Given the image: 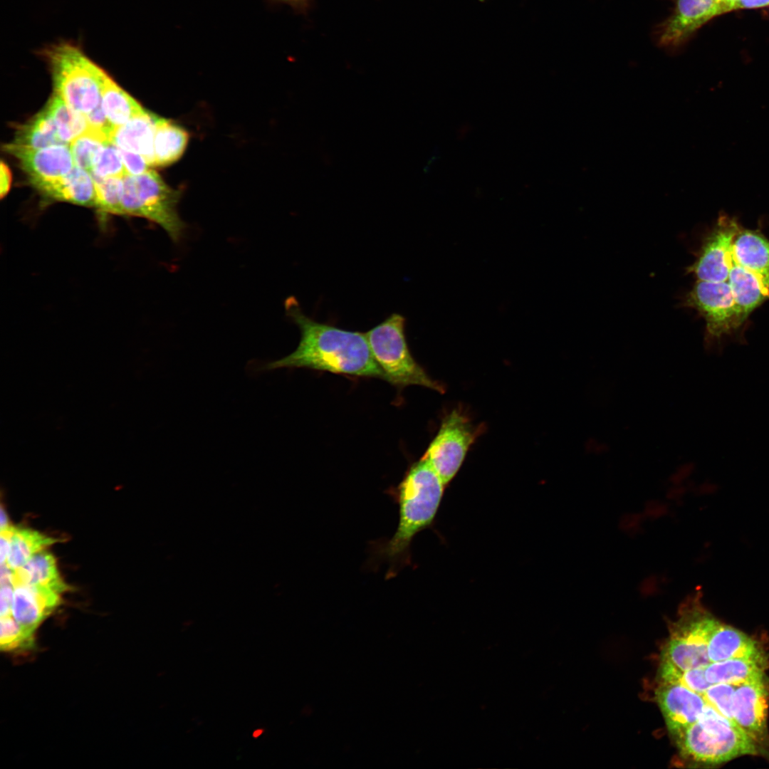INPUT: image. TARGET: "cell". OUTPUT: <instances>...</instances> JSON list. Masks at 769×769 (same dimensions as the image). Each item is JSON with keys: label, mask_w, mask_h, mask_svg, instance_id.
Returning <instances> with one entry per match:
<instances>
[{"label": "cell", "mask_w": 769, "mask_h": 769, "mask_svg": "<svg viewBox=\"0 0 769 769\" xmlns=\"http://www.w3.org/2000/svg\"><path fill=\"white\" fill-rule=\"evenodd\" d=\"M286 308L300 330L298 345L288 355L263 365V370L303 367L387 382L365 333L317 322L302 311L293 298L286 300Z\"/></svg>", "instance_id": "cell-1"}, {"label": "cell", "mask_w": 769, "mask_h": 769, "mask_svg": "<svg viewBox=\"0 0 769 769\" xmlns=\"http://www.w3.org/2000/svg\"><path fill=\"white\" fill-rule=\"evenodd\" d=\"M444 483L429 463L421 458L408 469L399 485L392 490L399 506V523L393 536L380 547V553L396 567L409 562L413 538L433 521Z\"/></svg>", "instance_id": "cell-2"}, {"label": "cell", "mask_w": 769, "mask_h": 769, "mask_svg": "<svg viewBox=\"0 0 769 769\" xmlns=\"http://www.w3.org/2000/svg\"><path fill=\"white\" fill-rule=\"evenodd\" d=\"M39 53L50 69L55 93L73 110L85 117L101 103L107 73L85 54L79 43L61 40L46 45Z\"/></svg>", "instance_id": "cell-3"}, {"label": "cell", "mask_w": 769, "mask_h": 769, "mask_svg": "<svg viewBox=\"0 0 769 769\" xmlns=\"http://www.w3.org/2000/svg\"><path fill=\"white\" fill-rule=\"evenodd\" d=\"M674 741L684 758L699 763L718 764L758 753L754 739L707 704L697 721Z\"/></svg>", "instance_id": "cell-4"}, {"label": "cell", "mask_w": 769, "mask_h": 769, "mask_svg": "<svg viewBox=\"0 0 769 769\" xmlns=\"http://www.w3.org/2000/svg\"><path fill=\"white\" fill-rule=\"evenodd\" d=\"M122 215L146 219L159 226L172 241H179L186 225L178 213L182 192L170 187L154 170L123 178Z\"/></svg>", "instance_id": "cell-5"}, {"label": "cell", "mask_w": 769, "mask_h": 769, "mask_svg": "<svg viewBox=\"0 0 769 769\" xmlns=\"http://www.w3.org/2000/svg\"><path fill=\"white\" fill-rule=\"evenodd\" d=\"M365 334L387 382L400 387L420 385L444 392V387L432 380L413 357L406 339L404 316L392 313Z\"/></svg>", "instance_id": "cell-6"}, {"label": "cell", "mask_w": 769, "mask_h": 769, "mask_svg": "<svg viewBox=\"0 0 769 769\" xmlns=\"http://www.w3.org/2000/svg\"><path fill=\"white\" fill-rule=\"evenodd\" d=\"M699 595L690 596L681 605L661 653V662L681 671L710 663L708 642L718 620L702 606Z\"/></svg>", "instance_id": "cell-7"}, {"label": "cell", "mask_w": 769, "mask_h": 769, "mask_svg": "<svg viewBox=\"0 0 769 769\" xmlns=\"http://www.w3.org/2000/svg\"><path fill=\"white\" fill-rule=\"evenodd\" d=\"M683 302L684 306L695 309L703 318L708 343L733 334L746 320L728 281L697 280Z\"/></svg>", "instance_id": "cell-8"}, {"label": "cell", "mask_w": 769, "mask_h": 769, "mask_svg": "<svg viewBox=\"0 0 769 769\" xmlns=\"http://www.w3.org/2000/svg\"><path fill=\"white\" fill-rule=\"evenodd\" d=\"M479 434L461 410L454 409L444 417L440 428L422 457L441 478L444 485L454 477L467 451Z\"/></svg>", "instance_id": "cell-9"}, {"label": "cell", "mask_w": 769, "mask_h": 769, "mask_svg": "<svg viewBox=\"0 0 769 769\" xmlns=\"http://www.w3.org/2000/svg\"><path fill=\"white\" fill-rule=\"evenodd\" d=\"M741 226L735 218L721 216L705 238L696 261L687 268L698 281H727L733 240Z\"/></svg>", "instance_id": "cell-10"}, {"label": "cell", "mask_w": 769, "mask_h": 769, "mask_svg": "<svg viewBox=\"0 0 769 769\" xmlns=\"http://www.w3.org/2000/svg\"><path fill=\"white\" fill-rule=\"evenodd\" d=\"M725 13L714 0H675L671 14L655 28V38L661 47L677 48L703 25Z\"/></svg>", "instance_id": "cell-11"}, {"label": "cell", "mask_w": 769, "mask_h": 769, "mask_svg": "<svg viewBox=\"0 0 769 769\" xmlns=\"http://www.w3.org/2000/svg\"><path fill=\"white\" fill-rule=\"evenodd\" d=\"M4 149L18 159L36 189L63 177L75 166L70 147L66 144L28 149L10 143Z\"/></svg>", "instance_id": "cell-12"}, {"label": "cell", "mask_w": 769, "mask_h": 769, "mask_svg": "<svg viewBox=\"0 0 769 769\" xmlns=\"http://www.w3.org/2000/svg\"><path fill=\"white\" fill-rule=\"evenodd\" d=\"M656 696L674 739L697 721L706 705L700 694L676 682L661 681Z\"/></svg>", "instance_id": "cell-13"}, {"label": "cell", "mask_w": 769, "mask_h": 769, "mask_svg": "<svg viewBox=\"0 0 769 769\" xmlns=\"http://www.w3.org/2000/svg\"><path fill=\"white\" fill-rule=\"evenodd\" d=\"M768 690L764 678L736 686L733 699L735 723L753 739L763 737L766 731Z\"/></svg>", "instance_id": "cell-14"}, {"label": "cell", "mask_w": 769, "mask_h": 769, "mask_svg": "<svg viewBox=\"0 0 769 769\" xmlns=\"http://www.w3.org/2000/svg\"><path fill=\"white\" fill-rule=\"evenodd\" d=\"M61 594L48 587L16 585L12 615L21 627L34 635L40 624L60 605Z\"/></svg>", "instance_id": "cell-15"}, {"label": "cell", "mask_w": 769, "mask_h": 769, "mask_svg": "<svg viewBox=\"0 0 769 769\" xmlns=\"http://www.w3.org/2000/svg\"><path fill=\"white\" fill-rule=\"evenodd\" d=\"M157 115L145 110L127 122L114 127L110 140L117 147L137 153L154 166V140Z\"/></svg>", "instance_id": "cell-16"}, {"label": "cell", "mask_w": 769, "mask_h": 769, "mask_svg": "<svg viewBox=\"0 0 769 769\" xmlns=\"http://www.w3.org/2000/svg\"><path fill=\"white\" fill-rule=\"evenodd\" d=\"M727 281L735 302L746 319L769 299V276L747 269L737 263L733 257Z\"/></svg>", "instance_id": "cell-17"}, {"label": "cell", "mask_w": 769, "mask_h": 769, "mask_svg": "<svg viewBox=\"0 0 769 769\" xmlns=\"http://www.w3.org/2000/svg\"><path fill=\"white\" fill-rule=\"evenodd\" d=\"M46 199L95 207L94 180L87 170L76 165L65 176L37 189Z\"/></svg>", "instance_id": "cell-18"}, {"label": "cell", "mask_w": 769, "mask_h": 769, "mask_svg": "<svg viewBox=\"0 0 769 769\" xmlns=\"http://www.w3.org/2000/svg\"><path fill=\"white\" fill-rule=\"evenodd\" d=\"M710 662L731 659H763L758 644L745 633L718 621L708 642Z\"/></svg>", "instance_id": "cell-19"}, {"label": "cell", "mask_w": 769, "mask_h": 769, "mask_svg": "<svg viewBox=\"0 0 769 769\" xmlns=\"http://www.w3.org/2000/svg\"><path fill=\"white\" fill-rule=\"evenodd\" d=\"M19 585L48 587L60 593L69 590L61 577L55 557L46 549L36 553L23 565L14 570V587Z\"/></svg>", "instance_id": "cell-20"}, {"label": "cell", "mask_w": 769, "mask_h": 769, "mask_svg": "<svg viewBox=\"0 0 769 769\" xmlns=\"http://www.w3.org/2000/svg\"><path fill=\"white\" fill-rule=\"evenodd\" d=\"M732 257L747 269L769 276V239L759 230L741 227L733 240Z\"/></svg>", "instance_id": "cell-21"}, {"label": "cell", "mask_w": 769, "mask_h": 769, "mask_svg": "<svg viewBox=\"0 0 769 769\" xmlns=\"http://www.w3.org/2000/svg\"><path fill=\"white\" fill-rule=\"evenodd\" d=\"M763 659H731L710 662L704 667L707 681L713 684L738 686L764 678Z\"/></svg>", "instance_id": "cell-22"}, {"label": "cell", "mask_w": 769, "mask_h": 769, "mask_svg": "<svg viewBox=\"0 0 769 769\" xmlns=\"http://www.w3.org/2000/svg\"><path fill=\"white\" fill-rule=\"evenodd\" d=\"M189 135L171 120L157 117L154 140V166L164 167L177 162L183 155Z\"/></svg>", "instance_id": "cell-23"}, {"label": "cell", "mask_w": 769, "mask_h": 769, "mask_svg": "<svg viewBox=\"0 0 769 769\" xmlns=\"http://www.w3.org/2000/svg\"><path fill=\"white\" fill-rule=\"evenodd\" d=\"M101 103L113 128L124 125L146 110L120 88L108 73L103 82Z\"/></svg>", "instance_id": "cell-24"}, {"label": "cell", "mask_w": 769, "mask_h": 769, "mask_svg": "<svg viewBox=\"0 0 769 769\" xmlns=\"http://www.w3.org/2000/svg\"><path fill=\"white\" fill-rule=\"evenodd\" d=\"M12 144L23 148L40 149L65 143L59 137L56 125L45 108L17 130Z\"/></svg>", "instance_id": "cell-25"}, {"label": "cell", "mask_w": 769, "mask_h": 769, "mask_svg": "<svg viewBox=\"0 0 769 769\" xmlns=\"http://www.w3.org/2000/svg\"><path fill=\"white\" fill-rule=\"evenodd\" d=\"M58 541V538L47 536L38 531L16 527L6 563L13 570H17L34 554Z\"/></svg>", "instance_id": "cell-26"}, {"label": "cell", "mask_w": 769, "mask_h": 769, "mask_svg": "<svg viewBox=\"0 0 769 769\" xmlns=\"http://www.w3.org/2000/svg\"><path fill=\"white\" fill-rule=\"evenodd\" d=\"M59 137L68 145L85 132L88 124L85 116L73 110L58 94L54 93L46 105Z\"/></svg>", "instance_id": "cell-27"}, {"label": "cell", "mask_w": 769, "mask_h": 769, "mask_svg": "<svg viewBox=\"0 0 769 769\" xmlns=\"http://www.w3.org/2000/svg\"><path fill=\"white\" fill-rule=\"evenodd\" d=\"M109 141L108 133L88 127L70 143L75 165L90 172L98 154Z\"/></svg>", "instance_id": "cell-28"}, {"label": "cell", "mask_w": 769, "mask_h": 769, "mask_svg": "<svg viewBox=\"0 0 769 769\" xmlns=\"http://www.w3.org/2000/svg\"><path fill=\"white\" fill-rule=\"evenodd\" d=\"M122 178H98L93 177L95 191V208L101 214L103 217L109 214L122 215Z\"/></svg>", "instance_id": "cell-29"}, {"label": "cell", "mask_w": 769, "mask_h": 769, "mask_svg": "<svg viewBox=\"0 0 769 769\" xmlns=\"http://www.w3.org/2000/svg\"><path fill=\"white\" fill-rule=\"evenodd\" d=\"M1 649L18 652L31 649L34 647V635L26 632L12 614L1 617Z\"/></svg>", "instance_id": "cell-30"}, {"label": "cell", "mask_w": 769, "mask_h": 769, "mask_svg": "<svg viewBox=\"0 0 769 769\" xmlns=\"http://www.w3.org/2000/svg\"><path fill=\"white\" fill-rule=\"evenodd\" d=\"M98 178L123 177L125 169L117 147L109 141L98 154L90 171Z\"/></svg>", "instance_id": "cell-31"}, {"label": "cell", "mask_w": 769, "mask_h": 769, "mask_svg": "<svg viewBox=\"0 0 769 769\" xmlns=\"http://www.w3.org/2000/svg\"><path fill=\"white\" fill-rule=\"evenodd\" d=\"M736 686L723 683L713 684L701 696L706 704L735 722L733 716V699Z\"/></svg>", "instance_id": "cell-32"}, {"label": "cell", "mask_w": 769, "mask_h": 769, "mask_svg": "<svg viewBox=\"0 0 769 769\" xmlns=\"http://www.w3.org/2000/svg\"><path fill=\"white\" fill-rule=\"evenodd\" d=\"M126 174L138 175L148 170L150 165L140 155L118 147Z\"/></svg>", "instance_id": "cell-33"}, {"label": "cell", "mask_w": 769, "mask_h": 769, "mask_svg": "<svg viewBox=\"0 0 769 769\" xmlns=\"http://www.w3.org/2000/svg\"><path fill=\"white\" fill-rule=\"evenodd\" d=\"M14 587L13 585L1 586L0 614L1 617L12 614Z\"/></svg>", "instance_id": "cell-34"}, {"label": "cell", "mask_w": 769, "mask_h": 769, "mask_svg": "<svg viewBox=\"0 0 769 769\" xmlns=\"http://www.w3.org/2000/svg\"><path fill=\"white\" fill-rule=\"evenodd\" d=\"M16 527L9 525L8 528L1 530L0 538V560L1 564L6 563L10 549L11 538Z\"/></svg>", "instance_id": "cell-35"}, {"label": "cell", "mask_w": 769, "mask_h": 769, "mask_svg": "<svg viewBox=\"0 0 769 769\" xmlns=\"http://www.w3.org/2000/svg\"><path fill=\"white\" fill-rule=\"evenodd\" d=\"M1 184H0V194L1 197L6 195L11 186V173L8 166L1 162Z\"/></svg>", "instance_id": "cell-36"}, {"label": "cell", "mask_w": 769, "mask_h": 769, "mask_svg": "<svg viewBox=\"0 0 769 769\" xmlns=\"http://www.w3.org/2000/svg\"><path fill=\"white\" fill-rule=\"evenodd\" d=\"M14 570L9 566L6 563L1 564L0 585L14 586Z\"/></svg>", "instance_id": "cell-37"}, {"label": "cell", "mask_w": 769, "mask_h": 769, "mask_svg": "<svg viewBox=\"0 0 769 769\" xmlns=\"http://www.w3.org/2000/svg\"><path fill=\"white\" fill-rule=\"evenodd\" d=\"M767 6H769V0H740L736 7V10L760 8Z\"/></svg>", "instance_id": "cell-38"}, {"label": "cell", "mask_w": 769, "mask_h": 769, "mask_svg": "<svg viewBox=\"0 0 769 769\" xmlns=\"http://www.w3.org/2000/svg\"><path fill=\"white\" fill-rule=\"evenodd\" d=\"M740 0H723V6L725 13L736 10V7Z\"/></svg>", "instance_id": "cell-39"}, {"label": "cell", "mask_w": 769, "mask_h": 769, "mask_svg": "<svg viewBox=\"0 0 769 769\" xmlns=\"http://www.w3.org/2000/svg\"><path fill=\"white\" fill-rule=\"evenodd\" d=\"M9 519L4 508L1 506L0 513V529L4 530L9 526Z\"/></svg>", "instance_id": "cell-40"}, {"label": "cell", "mask_w": 769, "mask_h": 769, "mask_svg": "<svg viewBox=\"0 0 769 769\" xmlns=\"http://www.w3.org/2000/svg\"><path fill=\"white\" fill-rule=\"evenodd\" d=\"M262 733H263V730H261V729L256 730L253 733V736L255 737V738L258 737L260 735H261Z\"/></svg>", "instance_id": "cell-41"}, {"label": "cell", "mask_w": 769, "mask_h": 769, "mask_svg": "<svg viewBox=\"0 0 769 769\" xmlns=\"http://www.w3.org/2000/svg\"><path fill=\"white\" fill-rule=\"evenodd\" d=\"M714 1H716V2H717V3H718V4H721V5L723 6V0H714ZM723 9H724V8H723Z\"/></svg>", "instance_id": "cell-42"}]
</instances>
